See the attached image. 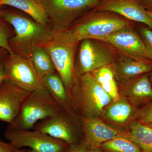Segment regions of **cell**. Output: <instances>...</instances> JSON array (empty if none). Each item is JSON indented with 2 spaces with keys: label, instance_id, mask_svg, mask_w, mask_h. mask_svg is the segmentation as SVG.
<instances>
[{
  "label": "cell",
  "instance_id": "cell-1",
  "mask_svg": "<svg viewBox=\"0 0 152 152\" xmlns=\"http://www.w3.org/2000/svg\"><path fill=\"white\" fill-rule=\"evenodd\" d=\"M2 18L13 28L15 34L9 39V45L15 54L30 59L36 48L53 37L50 26L41 24L15 11L3 10Z\"/></svg>",
  "mask_w": 152,
  "mask_h": 152
},
{
  "label": "cell",
  "instance_id": "cell-2",
  "mask_svg": "<svg viewBox=\"0 0 152 152\" xmlns=\"http://www.w3.org/2000/svg\"><path fill=\"white\" fill-rule=\"evenodd\" d=\"M134 26V22L118 14L94 9L78 19L65 31L60 33L72 42H80L86 39L101 40L122 28Z\"/></svg>",
  "mask_w": 152,
  "mask_h": 152
},
{
  "label": "cell",
  "instance_id": "cell-3",
  "mask_svg": "<svg viewBox=\"0 0 152 152\" xmlns=\"http://www.w3.org/2000/svg\"><path fill=\"white\" fill-rule=\"evenodd\" d=\"M69 97L74 110H78L81 117L85 118H100L104 110L113 102L91 73L75 79Z\"/></svg>",
  "mask_w": 152,
  "mask_h": 152
},
{
  "label": "cell",
  "instance_id": "cell-4",
  "mask_svg": "<svg viewBox=\"0 0 152 152\" xmlns=\"http://www.w3.org/2000/svg\"><path fill=\"white\" fill-rule=\"evenodd\" d=\"M63 110L46 89L37 90L30 93L26 98L18 116L8 124L7 129H32L39 122L56 115Z\"/></svg>",
  "mask_w": 152,
  "mask_h": 152
},
{
  "label": "cell",
  "instance_id": "cell-5",
  "mask_svg": "<svg viewBox=\"0 0 152 152\" xmlns=\"http://www.w3.org/2000/svg\"><path fill=\"white\" fill-rule=\"evenodd\" d=\"M118 51L110 44L97 39H86L80 42L74 63L75 79L115 61ZM75 80V79H74Z\"/></svg>",
  "mask_w": 152,
  "mask_h": 152
},
{
  "label": "cell",
  "instance_id": "cell-6",
  "mask_svg": "<svg viewBox=\"0 0 152 152\" xmlns=\"http://www.w3.org/2000/svg\"><path fill=\"white\" fill-rule=\"evenodd\" d=\"M102 0H42L54 34L64 32Z\"/></svg>",
  "mask_w": 152,
  "mask_h": 152
},
{
  "label": "cell",
  "instance_id": "cell-7",
  "mask_svg": "<svg viewBox=\"0 0 152 152\" xmlns=\"http://www.w3.org/2000/svg\"><path fill=\"white\" fill-rule=\"evenodd\" d=\"M79 43L70 40L61 33H54L52 39L41 46L51 58L69 96L75 79L74 63Z\"/></svg>",
  "mask_w": 152,
  "mask_h": 152
},
{
  "label": "cell",
  "instance_id": "cell-8",
  "mask_svg": "<svg viewBox=\"0 0 152 152\" xmlns=\"http://www.w3.org/2000/svg\"><path fill=\"white\" fill-rule=\"evenodd\" d=\"M3 61L6 79L30 92L46 89L43 79L38 74L30 59L8 53Z\"/></svg>",
  "mask_w": 152,
  "mask_h": 152
},
{
  "label": "cell",
  "instance_id": "cell-9",
  "mask_svg": "<svg viewBox=\"0 0 152 152\" xmlns=\"http://www.w3.org/2000/svg\"><path fill=\"white\" fill-rule=\"evenodd\" d=\"M5 138L15 149L30 148V152H65L69 144L39 131L7 129Z\"/></svg>",
  "mask_w": 152,
  "mask_h": 152
},
{
  "label": "cell",
  "instance_id": "cell-10",
  "mask_svg": "<svg viewBox=\"0 0 152 152\" xmlns=\"http://www.w3.org/2000/svg\"><path fill=\"white\" fill-rule=\"evenodd\" d=\"M101 40L110 44L118 51L128 56L140 61L152 62L151 55L134 26L122 28Z\"/></svg>",
  "mask_w": 152,
  "mask_h": 152
},
{
  "label": "cell",
  "instance_id": "cell-11",
  "mask_svg": "<svg viewBox=\"0 0 152 152\" xmlns=\"http://www.w3.org/2000/svg\"><path fill=\"white\" fill-rule=\"evenodd\" d=\"M72 116L64 111L37 123L33 130L39 131L55 138L61 140L69 145L80 144L78 130Z\"/></svg>",
  "mask_w": 152,
  "mask_h": 152
},
{
  "label": "cell",
  "instance_id": "cell-12",
  "mask_svg": "<svg viewBox=\"0 0 152 152\" xmlns=\"http://www.w3.org/2000/svg\"><path fill=\"white\" fill-rule=\"evenodd\" d=\"M80 122L82 132L80 142L92 151L99 148L102 144L114 138L127 136L126 132L109 126L100 118L81 117Z\"/></svg>",
  "mask_w": 152,
  "mask_h": 152
},
{
  "label": "cell",
  "instance_id": "cell-13",
  "mask_svg": "<svg viewBox=\"0 0 152 152\" xmlns=\"http://www.w3.org/2000/svg\"><path fill=\"white\" fill-rule=\"evenodd\" d=\"M30 93L6 79L0 85V121L11 124Z\"/></svg>",
  "mask_w": 152,
  "mask_h": 152
},
{
  "label": "cell",
  "instance_id": "cell-14",
  "mask_svg": "<svg viewBox=\"0 0 152 152\" xmlns=\"http://www.w3.org/2000/svg\"><path fill=\"white\" fill-rule=\"evenodd\" d=\"M94 10L112 12L131 21L146 25L152 30V20L138 0H102Z\"/></svg>",
  "mask_w": 152,
  "mask_h": 152
},
{
  "label": "cell",
  "instance_id": "cell-15",
  "mask_svg": "<svg viewBox=\"0 0 152 152\" xmlns=\"http://www.w3.org/2000/svg\"><path fill=\"white\" fill-rule=\"evenodd\" d=\"M118 86L152 71V62L135 59L118 51V56L109 65Z\"/></svg>",
  "mask_w": 152,
  "mask_h": 152
},
{
  "label": "cell",
  "instance_id": "cell-16",
  "mask_svg": "<svg viewBox=\"0 0 152 152\" xmlns=\"http://www.w3.org/2000/svg\"><path fill=\"white\" fill-rule=\"evenodd\" d=\"M149 75V73L141 75L119 86L120 96L137 107L151 102L152 88Z\"/></svg>",
  "mask_w": 152,
  "mask_h": 152
},
{
  "label": "cell",
  "instance_id": "cell-17",
  "mask_svg": "<svg viewBox=\"0 0 152 152\" xmlns=\"http://www.w3.org/2000/svg\"><path fill=\"white\" fill-rule=\"evenodd\" d=\"M141 109L132 104L124 97L113 101L104 110L101 115L104 121L116 127H122L138 119Z\"/></svg>",
  "mask_w": 152,
  "mask_h": 152
},
{
  "label": "cell",
  "instance_id": "cell-18",
  "mask_svg": "<svg viewBox=\"0 0 152 152\" xmlns=\"http://www.w3.org/2000/svg\"><path fill=\"white\" fill-rule=\"evenodd\" d=\"M43 79L45 88L56 103L66 113L75 117L69 96L58 74L56 72Z\"/></svg>",
  "mask_w": 152,
  "mask_h": 152
},
{
  "label": "cell",
  "instance_id": "cell-19",
  "mask_svg": "<svg viewBox=\"0 0 152 152\" xmlns=\"http://www.w3.org/2000/svg\"><path fill=\"white\" fill-rule=\"evenodd\" d=\"M1 4L18 9L28 14L37 23L50 26L42 0H1Z\"/></svg>",
  "mask_w": 152,
  "mask_h": 152
},
{
  "label": "cell",
  "instance_id": "cell-20",
  "mask_svg": "<svg viewBox=\"0 0 152 152\" xmlns=\"http://www.w3.org/2000/svg\"><path fill=\"white\" fill-rule=\"evenodd\" d=\"M126 132L128 138L140 147L144 152H152V129L149 126L135 120L128 125Z\"/></svg>",
  "mask_w": 152,
  "mask_h": 152
},
{
  "label": "cell",
  "instance_id": "cell-21",
  "mask_svg": "<svg viewBox=\"0 0 152 152\" xmlns=\"http://www.w3.org/2000/svg\"><path fill=\"white\" fill-rule=\"evenodd\" d=\"M91 73L103 89L113 101L117 100L119 98L118 87L109 66H105L96 70L92 72Z\"/></svg>",
  "mask_w": 152,
  "mask_h": 152
},
{
  "label": "cell",
  "instance_id": "cell-22",
  "mask_svg": "<svg viewBox=\"0 0 152 152\" xmlns=\"http://www.w3.org/2000/svg\"><path fill=\"white\" fill-rule=\"evenodd\" d=\"M30 59L38 74L42 78L56 72L51 58L42 47H37L34 50Z\"/></svg>",
  "mask_w": 152,
  "mask_h": 152
},
{
  "label": "cell",
  "instance_id": "cell-23",
  "mask_svg": "<svg viewBox=\"0 0 152 152\" xmlns=\"http://www.w3.org/2000/svg\"><path fill=\"white\" fill-rule=\"evenodd\" d=\"M100 148L105 152H144L126 135L114 138L102 144Z\"/></svg>",
  "mask_w": 152,
  "mask_h": 152
},
{
  "label": "cell",
  "instance_id": "cell-24",
  "mask_svg": "<svg viewBox=\"0 0 152 152\" xmlns=\"http://www.w3.org/2000/svg\"><path fill=\"white\" fill-rule=\"evenodd\" d=\"M13 28L2 17L0 18V48L5 49L9 53H12L9 46V40L14 35Z\"/></svg>",
  "mask_w": 152,
  "mask_h": 152
},
{
  "label": "cell",
  "instance_id": "cell-25",
  "mask_svg": "<svg viewBox=\"0 0 152 152\" xmlns=\"http://www.w3.org/2000/svg\"><path fill=\"white\" fill-rule=\"evenodd\" d=\"M137 31L142 38L147 50L152 56V30L146 25L141 24L138 26Z\"/></svg>",
  "mask_w": 152,
  "mask_h": 152
},
{
  "label": "cell",
  "instance_id": "cell-26",
  "mask_svg": "<svg viewBox=\"0 0 152 152\" xmlns=\"http://www.w3.org/2000/svg\"><path fill=\"white\" fill-rule=\"evenodd\" d=\"M138 120L145 124L152 121V102L141 109Z\"/></svg>",
  "mask_w": 152,
  "mask_h": 152
},
{
  "label": "cell",
  "instance_id": "cell-27",
  "mask_svg": "<svg viewBox=\"0 0 152 152\" xmlns=\"http://www.w3.org/2000/svg\"><path fill=\"white\" fill-rule=\"evenodd\" d=\"M92 151L88 149L83 144L80 143L78 145H71L65 152H92Z\"/></svg>",
  "mask_w": 152,
  "mask_h": 152
},
{
  "label": "cell",
  "instance_id": "cell-28",
  "mask_svg": "<svg viewBox=\"0 0 152 152\" xmlns=\"http://www.w3.org/2000/svg\"><path fill=\"white\" fill-rule=\"evenodd\" d=\"M15 149L9 142L6 143L0 140V152H14Z\"/></svg>",
  "mask_w": 152,
  "mask_h": 152
},
{
  "label": "cell",
  "instance_id": "cell-29",
  "mask_svg": "<svg viewBox=\"0 0 152 152\" xmlns=\"http://www.w3.org/2000/svg\"><path fill=\"white\" fill-rule=\"evenodd\" d=\"M147 11H152V0H138Z\"/></svg>",
  "mask_w": 152,
  "mask_h": 152
},
{
  "label": "cell",
  "instance_id": "cell-30",
  "mask_svg": "<svg viewBox=\"0 0 152 152\" xmlns=\"http://www.w3.org/2000/svg\"><path fill=\"white\" fill-rule=\"evenodd\" d=\"M6 79L4 66L3 59L0 60V85Z\"/></svg>",
  "mask_w": 152,
  "mask_h": 152
},
{
  "label": "cell",
  "instance_id": "cell-31",
  "mask_svg": "<svg viewBox=\"0 0 152 152\" xmlns=\"http://www.w3.org/2000/svg\"><path fill=\"white\" fill-rule=\"evenodd\" d=\"M9 53L5 49L0 48V60L2 59L6 55L8 54Z\"/></svg>",
  "mask_w": 152,
  "mask_h": 152
},
{
  "label": "cell",
  "instance_id": "cell-32",
  "mask_svg": "<svg viewBox=\"0 0 152 152\" xmlns=\"http://www.w3.org/2000/svg\"><path fill=\"white\" fill-rule=\"evenodd\" d=\"M149 80L150 83H151V86L152 88V71L149 73Z\"/></svg>",
  "mask_w": 152,
  "mask_h": 152
},
{
  "label": "cell",
  "instance_id": "cell-33",
  "mask_svg": "<svg viewBox=\"0 0 152 152\" xmlns=\"http://www.w3.org/2000/svg\"><path fill=\"white\" fill-rule=\"evenodd\" d=\"M26 151L25 150H21L20 149H15L14 152H26Z\"/></svg>",
  "mask_w": 152,
  "mask_h": 152
},
{
  "label": "cell",
  "instance_id": "cell-34",
  "mask_svg": "<svg viewBox=\"0 0 152 152\" xmlns=\"http://www.w3.org/2000/svg\"><path fill=\"white\" fill-rule=\"evenodd\" d=\"M147 13H148L149 16L150 18L152 20V11H147Z\"/></svg>",
  "mask_w": 152,
  "mask_h": 152
},
{
  "label": "cell",
  "instance_id": "cell-35",
  "mask_svg": "<svg viewBox=\"0 0 152 152\" xmlns=\"http://www.w3.org/2000/svg\"><path fill=\"white\" fill-rule=\"evenodd\" d=\"M1 0H0V18L2 17L3 14V10L1 9Z\"/></svg>",
  "mask_w": 152,
  "mask_h": 152
},
{
  "label": "cell",
  "instance_id": "cell-36",
  "mask_svg": "<svg viewBox=\"0 0 152 152\" xmlns=\"http://www.w3.org/2000/svg\"><path fill=\"white\" fill-rule=\"evenodd\" d=\"M146 124L148 125V126H149L150 128H151L152 129V121L151 122L147 123Z\"/></svg>",
  "mask_w": 152,
  "mask_h": 152
},
{
  "label": "cell",
  "instance_id": "cell-37",
  "mask_svg": "<svg viewBox=\"0 0 152 152\" xmlns=\"http://www.w3.org/2000/svg\"><path fill=\"white\" fill-rule=\"evenodd\" d=\"M92 152H102L101 151H100V150H99V149H97L94 150H93Z\"/></svg>",
  "mask_w": 152,
  "mask_h": 152
}]
</instances>
